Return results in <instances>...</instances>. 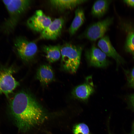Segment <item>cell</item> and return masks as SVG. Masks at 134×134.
Listing matches in <instances>:
<instances>
[{
  "label": "cell",
  "mask_w": 134,
  "mask_h": 134,
  "mask_svg": "<svg viewBox=\"0 0 134 134\" xmlns=\"http://www.w3.org/2000/svg\"><path fill=\"white\" fill-rule=\"evenodd\" d=\"M9 107L15 124L23 132L42 123L47 118L45 111L35 98L25 91H21L15 94Z\"/></svg>",
  "instance_id": "1"
},
{
  "label": "cell",
  "mask_w": 134,
  "mask_h": 134,
  "mask_svg": "<svg viewBox=\"0 0 134 134\" xmlns=\"http://www.w3.org/2000/svg\"><path fill=\"white\" fill-rule=\"evenodd\" d=\"M2 1L9 15L3 25V29L5 32L9 33L14 30L21 16L30 7L31 1L11 0Z\"/></svg>",
  "instance_id": "2"
},
{
  "label": "cell",
  "mask_w": 134,
  "mask_h": 134,
  "mask_svg": "<svg viewBox=\"0 0 134 134\" xmlns=\"http://www.w3.org/2000/svg\"><path fill=\"white\" fill-rule=\"evenodd\" d=\"M82 46L66 43L60 46L61 64L63 68L70 73H75L79 65Z\"/></svg>",
  "instance_id": "3"
},
{
  "label": "cell",
  "mask_w": 134,
  "mask_h": 134,
  "mask_svg": "<svg viewBox=\"0 0 134 134\" xmlns=\"http://www.w3.org/2000/svg\"><path fill=\"white\" fill-rule=\"evenodd\" d=\"M112 17H108L94 23L89 26L81 36L92 41H95L104 36L112 24Z\"/></svg>",
  "instance_id": "4"
},
{
  "label": "cell",
  "mask_w": 134,
  "mask_h": 134,
  "mask_svg": "<svg viewBox=\"0 0 134 134\" xmlns=\"http://www.w3.org/2000/svg\"><path fill=\"white\" fill-rule=\"evenodd\" d=\"M14 45L19 55L25 62L32 60L37 52V47L36 44L22 37L17 38Z\"/></svg>",
  "instance_id": "5"
},
{
  "label": "cell",
  "mask_w": 134,
  "mask_h": 134,
  "mask_svg": "<svg viewBox=\"0 0 134 134\" xmlns=\"http://www.w3.org/2000/svg\"><path fill=\"white\" fill-rule=\"evenodd\" d=\"M13 72L11 68L0 69V95L4 94L8 96L19 85L12 75Z\"/></svg>",
  "instance_id": "6"
},
{
  "label": "cell",
  "mask_w": 134,
  "mask_h": 134,
  "mask_svg": "<svg viewBox=\"0 0 134 134\" xmlns=\"http://www.w3.org/2000/svg\"><path fill=\"white\" fill-rule=\"evenodd\" d=\"M85 56L91 66L104 67L108 65L106 55L94 45L86 50Z\"/></svg>",
  "instance_id": "7"
},
{
  "label": "cell",
  "mask_w": 134,
  "mask_h": 134,
  "mask_svg": "<svg viewBox=\"0 0 134 134\" xmlns=\"http://www.w3.org/2000/svg\"><path fill=\"white\" fill-rule=\"evenodd\" d=\"M52 22L50 18L46 15L41 10H36L34 14L27 20L29 28L36 32H42Z\"/></svg>",
  "instance_id": "8"
},
{
  "label": "cell",
  "mask_w": 134,
  "mask_h": 134,
  "mask_svg": "<svg viewBox=\"0 0 134 134\" xmlns=\"http://www.w3.org/2000/svg\"><path fill=\"white\" fill-rule=\"evenodd\" d=\"M65 20L62 17L56 18L41 32V38L44 39L55 40L60 35Z\"/></svg>",
  "instance_id": "9"
},
{
  "label": "cell",
  "mask_w": 134,
  "mask_h": 134,
  "mask_svg": "<svg viewBox=\"0 0 134 134\" xmlns=\"http://www.w3.org/2000/svg\"><path fill=\"white\" fill-rule=\"evenodd\" d=\"M97 45L106 56L114 59L118 65L124 63V59L112 46L108 36H104L100 38L98 42Z\"/></svg>",
  "instance_id": "10"
},
{
  "label": "cell",
  "mask_w": 134,
  "mask_h": 134,
  "mask_svg": "<svg viewBox=\"0 0 134 134\" xmlns=\"http://www.w3.org/2000/svg\"><path fill=\"white\" fill-rule=\"evenodd\" d=\"M121 28L126 33L124 47L126 51L134 57V24L131 22L123 21Z\"/></svg>",
  "instance_id": "11"
},
{
  "label": "cell",
  "mask_w": 134,
  "mask_h": 134,
  "mask_svg": "<svg viewBox=\"0 0 134 134\" xmlns=\"http://www.w3.org/2000/svg\"><path fill=\"white\" fill-rule=\"evenodd\" d=\"M92 85L86 82L79 85L73 89L72 95L75 98L86 101L94 91Z\"/></svg>",
  "instance_id": "12"
},
{
  "label": "cell",
  "mask_w": 134,
  "mask_h": 134,
  "mask_svg": "<svg viewBox=\"0 0 134 134\" xmlns=\"http://www.w3.org/2000/svg\"><path fill=\"white\" fill-rule=\"evenodd\" d=\"M36 77L42 84H49L54 79V73L52 67L47 64L40 66L37 69Z\"/></svg>",
  "instance_id": "13"
},
{
  "label": "cell",
  "mask_w": 134,
  "mask_h": 134,
  "mask_svg": "<svg viewBox=\"0 0 134 134\" xmlns=\"http://www.w3.org/2000/svg\"><path fill=\"white\" fill-rule=\"evenodd\" d=\"M86 0H52L49 1L51 5L61 12L71 10L88 1Z\"/></svg>",
  "instance_id": "14"
},
{
  "label": "cell",
  "mask_w": 134,
  "mask_h": 134,
  "mask_svg": "<svg viewBox=\"0 0 134 134\" xmlns=\"http://www.w3.org/2000/svg\"><path fill=\"white\" fill-rule=\"evenodd\" d=\"M85 20L84 10L80 7H78L75 11L74 17L69 29V33L70 36L75 34Z\"/></svg>",
  "instance_id": "15"
},
{
  "label": "cell",
  "mask_w": 134,
  "mask_h": 134,
  "mask_svg": "<svg viewBox=\"0 0 134 134\" xmlns=\"http://www.w3.org/2000/svg\"><path fill=\"white\" fill-rule=\"evenodd\" d=\"M111 0H99L94 3L91 9V14L94 17L100 18L103 16L108 10Z\"/></svg>",
  "instance_id": "16"
},
{
  "label": "cell",
  "mask_w": 134,
  "mask_h": 134,
  "mask_svg": "<svg viewBox=\"0 0 134 134\" xmlns=\"http://www.w3.org/2000/svg\"><path fill=\"white\" fill-rule=\"evenodd\" d=\"M45 53L46 57L48 61L53 63L58 61L61 56L60 46L47 45L42 48Z\"/></svg>",
  "instance_id": "17"
},
{
  "label": "cell",
  "mask_w": 134,
  "mask_h": 134,
  "mask_svg": "<svg viewBox=\"0 0 134 134\" xmlns=\"http://www.w3.org/2000/svg\"><path fill=\"white\" fill-rule=\"evenodd\" d=\"M74 134H90L88 126L84 123H80L75 125L73 128Z\"/></svg>",
  "instance_id": "18"
},
{
  "label": "cell",
  "mask_w": 134,
  "mask_h": 134,
  "mask_svg": "<svg viewBox=\"0 0 134 134\" xmlns=\"http://www.w3.org/2000/svg\"><path fill=\"white\" fill-rule=\"evenodd\" d=\"M128 80L130 86L134 88V67L131 72Z\"/></svg>",
  "instance_id": "19"
},
{
  "label": "cell",
  "mask_w": 134,
  "mask_h": 134,
  "mask_svg": "<svg viewBox=\"0 0 134 134\" xmlns=\"http://www.w3.org/2000/svg\"><path fill=\"white\" fill-rule=\"evenodd\" d=\"M129 100L131 107L134 111V94H132L129 96Z\"/></svg>",
  "instance_id": "20"
},
{
  "label": "cell",
  "mask_w": 134,
  "mask_h": 134,
  "mask_svg": "<svg viewBox=\"0 0 134 134\" xmlns=\"http://www.w3.org/2000/svg\"><path fill=\"white\" fill-rule=\"evenodd\" d=\"M123 1L128 5L134 7V0H123Z\"/></svg>",
  "instance_id": "21"
},
{
  "label": "cell",
  "mask_w": 134,
  "mask_h": 134,
  "mask_svg": "<svg viewBox=\"0 0 134 134\" xmlns=\"http://www.w3.org/2000/svg\"><path fill=\"white\" fill-rule=\"evenodd\" d=\"M128 134H134V121L133 123L131 132Z\"/></svg>",
  "instance_id": "22"
},
{
  "label": "cell",
  "mask_w": 134,
  "mask_h": 134,
  "mask_svg": "<svg viewBox=\"0 0 134 134\" xmlns=\"http://www.w3.org/2000/svg\"><path fill=\"white\" fill-rule=\"evenodd\" d=\"M108 132L109 134H113L109 131Z\"/></svg>",
  "instance_id": "23"
},
{
  "label": "cell",
  "mask_w": 134,
  "mask_h": 134,
  "mask_svg": "<svg viewBox=\"0 0 134 134\" xmlns=\"http://www.w3.org/2000/svg\"><path fill=\"white\" fill-rule=\"evenodd\" d=\"M48 134H53L50 133L48 132L47 133Z\"/></svg>",
  "instance_id": "24"
}]
</instances>
